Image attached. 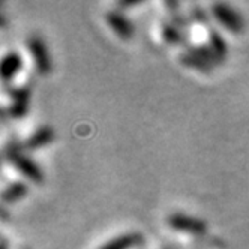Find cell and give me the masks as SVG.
Returning a JSON list of instances; mask_svg holds the SVG:
<instances>
[{
	"label": "cell",
	"mask_w": 249,
	"mask_h": 249,
	"mask_svg": "<svg viewBox=\"0 0 249 249\" xmlns=\"http://www.w3.org/2000/svg\"><path fill=\"white\" fill-rule=\"evenodd\" d=\"M3 158H5V161L14 165L15 170L21 173L30 182L38 183V185L44 182V171L32 158H29L24 153L23 143H20L17 138H12L6 143L5 150H3Z\"/></svg>",
	"instance_id": "obj_1"
},
{
	"label": "cell",
	"mask_w": 249,
	"mask_h": 249,
	"mask_svg": "<svg viewBox=\"0 0 249 249\" xmlns=\"http://www.w3.org/2000/svg\"><path fill=\"white\" fill-rule=\"evenodd\" d=\"M167 225L177 233L191 236H204L207 233V222L198 216H192L183 212H173L167 216Z\"/></svg>",
	"instance_id": "obj_2"
},
{
	"label": "cell",
	"mask_w": 249,
	"mask_h": 249,
	"mask_svg": "<svg viewBox=\"0 0 249 249\" xmlns=\"http://www.w3.org/2000/svg\"><path fill=\"white\" fill-rule=\"evenodd\" d=\"M26 47L32 56L33 65L41 75H48L53 71V59L45 41L39 35H29L26 39Z\"/></svg>",
	"instance_id": "obj_3"
},
{
	"label": "cell",
	"mask_w": 249,
	"mask_h": 249,
	"mask_svg": "<svg viewBox=\"0 0 249 249\" xmlns=\"http://www.w3.org/2000/svg\"><path fill=\"white\" fill-rule=\"evenodd\" d=\"M210 14L222 27H225L231 33H242L245 29L243 15L228 3H213L210 6Z\"/></svg>",
	"instance_id": "obj_4"
},
{
	"label": "cell",
	"mask_w": 249,
	"mask_h": 249,
	"mask_svg": "<svg viewBox=\"0 0 249 249\" xmlns=\"http://www.w3.org/2000/svg\"><path fill=\"white\" fill-rule=\"evenodd\" d=\"M30 95L32 89L29 84L17 86L9 89V96H11V104L8 107V111L11 119H23L29 113V104H30Z\"/></svg>",
	"instance_id": "obj_5"
},
{
	"label": "cell",
	"mask_w": 249,
	"mask_h": 249,
	"mask_svg": "<svg viewBox=\"0 0 249 249\" xmlns=\"http://www.w3.org/2000/svg\"><path fill=\"white\" fill-rule=\"evenodd\" d=\"M104 18H105L107 24H108V27L117 35V38H120L123 41H128L134 36L135 26L128 17L123 14L122 9H119V8L108 9L104 14Z\"/></svg>",
	"instance_id": "obj_6"
},
{
	"label": "cell",
	"mask_w": 249,
	"mask_h": 249,
	"mask_svg": "<svg viewBox=\"0 0 249 249\" xmlns=\"http://www.w3.org/2000/svg\"><path fill=\"white\" fill-rule=\"evenodd\" d=\"M54 129L48 124H42V126L35 129L24 141H23V147L24 150H38L45 146H48L53 140H54Z\"/></svg>",
	"instance_id": "obj_7"
},
{
	"label": "cell",
	"mask_w": 249,
	"mask_h": 249,
	"mask_svg": "<svg viewBox=\"0 0 249 249\" xmlns=\"http://www.w3.org/2000/svg\"><path fill=\"white\" fill-rule=\"evenodd\" d=\"M143 242L144 237L140 231H129V233H123L107 240L98 249H134L140 245H143Z\"/></svg>",
	"instance_id": "obj_8"
},
{
	"label": "cell",
	"mask_w": 249,
	"mask_h": 249,
	"mask_svg": "<svg viewBox=\"0 0 249 249\" xmlns=\"http://www.w3.org/2000/svg\"><path fill=\"white\" fill-rule=\"evenodd\" d=\"M23 68V57L20 53L17 51H9L3 56L2 63H0V77H2L3 83L8 84L12 81V78L20 72Z\"/></svg>",
	"instance_id": "obj_9"
},
{
	"label": "cell",
	"mask_w": 249,
	"mask_h": 249,
	"mask_svg": "<svg viewBox=\"0 0 249 249\" xmlns=\"http://www.w3.org/2000/svg\"><path fill=\"white\" fill-rule=\"evenodd\" d=\"M179 63L183 65L185 68H189V69H195V71H200L203 74H209L210 71L215 68V65L210 63L209 60H206L204 57L198 56L197 53H194L192 50H189L186 47V50H183L180 54H179Z\"/></svg>",
	"instance_id": "obj_10"
},
{
	"label": "cell",
	"mask_w": 249,
	"mask_h": 249,
	"mask_svg": "<svg viewBox=\"0 0 249 249\" xmlns=\"http://www.w3.org/2000/svg\"><path fill=\"white\" fill-rule=\"evenodd\" d=\"M161 36L167 44L171 45H185L188 42V30L180 29L179 26H176L174 23L164 21L161 26Z\"/></svg>",
	"instance_id": "obj_11"
},
{
	"label": "cell",
	"mask_w": 249,
	"mask_h": 249,
	"mask_svg": "<svg viewBox=\"0 0 249 249\" xmlns=\"http://www.w3.org/2000/svg\"><path fill=\"white\" fill-rule=\"evenodd\" d=\"M29 192V186L26 182L15 180L11 182L3 191H2V201L5 204H14L17 201L23 200Z\"/></svg>",
	"instance_id": "obj_12"
},
{
	"label": "cell",
	"mask_w": 249,
	"mask_h": 249,
	"mask_svg": "<svg viewBox=\"0 0 249 249\" xmlns=\"http://www.w3.org/2000/svg\"><path fill=\"white\" fill-rule=\"evenodd\" d=\"M207 45L215 51L222 60L227 59V54H228L227 41L224 39V36L216 29L209 27V30H207Z\"/></svg>",
	"instance_id": "obj_13"
},
{
	"label": "cell",
	"mask_w": 249,
	"mask_h": 249,
	"mask_svg": "<svg viewBox=\"0 0 249 249\" xmlns=\"http://www.w3.org/2000/svg\"><path fill=\"white\" fill-rule=\"evenodd\" d=\"M189 17L194 23H200L203 26H209L210 23V17H209V12L201 8L200 5H194L189 11Z\"/></svg>",
	"instance_id": "obj_14"
},
{
	"label": "cell",
	"mask_w": 249,
	"mask_h": 249,
	"mask_svg": "<svg viewBox=\"0 0 249 249\" xmlns=\"http://www.w3.org/2000/svg\"><path fill=\"white\" fill-rule=\"evenodd\" d=\"M171 23H174L176 26H179L180 29L183 30H188L189 26L192 24V20H191V17L183 14V12H173L171 14V18H170Z\"/></svg>",
	"instance_id": "obj_15"
},
{
	"label": "cell",
	"mask_w": 249,
	"mask_h": 249,
	"mask_svg": "<svg viewBox=\"0 0 249 249\" xmlns=\"http://www.w3.org/2000/svg\"><path fill=\"white\" fill-rule=\"evenodd\" d=\"M137 5H141L140 0H120V2L116 3V6L119 9H126V8H132V6H137Z\"/></svg>",
	"instance_id": "obj_16"
},
{
	"label": "cell",
	"mask_w": 249,
	"mask_h": 249,
	"mask_svg": "<svg viewBox=\"0 0 249 249\" xmlns=\"http://www.w3.org/2000/svg\"><path fill=\"white\" fill-rule=\"evenodd\" d=\"M164 6L173 14V12H179L180 9V3L179 2H171V0H168V2H164Z\"/></svg>",
	"instance_id": "obj_17"
},
{
	"label": "cell",
	"mask_w": 249,
	"mask_h": 249,
	"mask_svg": "<svg viewBox=\"0 0 249 249\" xmlns=\"http://www.w3.org/2000/svg\"><path fill=\"white\" fill-rule=\"evenodd\" d=\"M0 243H2V248H0V249H8V239L3 236L2 237V240H0Z\"/></svg>",
	"instance_id": "obj_18"
},
{
	"label": "cell",
	"mask_w": 249,
	"mask_h": 249,
	"mask_svg": "<svg viewBox=\"0 0 249 249\" xmlns=\"http://www.w3.org/2000/svg\"><path fill=\"white\" fill-rule=\"evenodd\" d=\"M2 221L5 222V221H8V212H6V209L3 207L2 209Z\"/></svg>",
	"instance_id": "obj_19"
},
{
	"label": "cell",
	"mask_w": 249,
	"mask_h": 249,
	"mask_svg": "<svg viewBox=\"0 0 249 249\" xmlns=\"http://www.w3.org/2000/svg\"><path fill=\"white\" fill-rule=\"evenodd\" d=\"M162 249H176V248H171V246H167V248H162Z\"/></svg>",
	"instance_id": "obj_20"
}]
</instances>
